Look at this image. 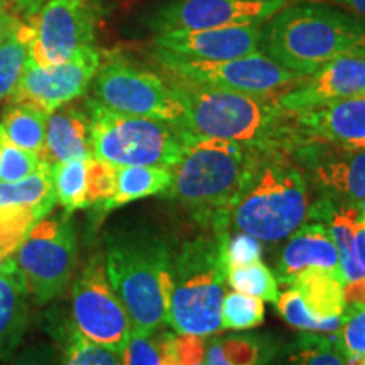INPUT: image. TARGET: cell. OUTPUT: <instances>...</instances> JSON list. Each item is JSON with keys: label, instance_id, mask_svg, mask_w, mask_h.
Instances as JSON below:
<instances>
[{"label": "cell", "instance_id": "28", "mask_svg": "<svg viewBox=\"0 0 365 365\" xmlns=\"http://www.w3.org/2000/svg\"><path fill=\"white\" fill-rule=\"evenodd\" d=\"M272 354L257 336H225L207 344L205 365H264Z\"/></svg>", "mask_w": 365, "mask_h": 365}, {"label": "cell", "instance_id": "9", "mask_svg": "<svg viewBox=\"0 0 365 365\" xmlns=\"http://www.w3.org/2000/svg\"><path fill=\"white\" fill-rule=\"evenodd\" d=\"M14 261L36 304L59 298L78 262V242L70 213L36 222L14 252Z\"/></svg>", "mask_w": 365, "mask_h": 365}, {"label": "cell", "instance_id": "47", "mask_svg": "<svg viewBox=\"0 0 365 365\" xmlns=\"http://www.w3.org/2000/svg\"><path fill=\"white\" fill-rule=\"evenodd\" d=\"M12 255H14V254H12ZM9 257H11V255H7V254H2V252H0V269H2L4 262H6Z\"/></svg>", "mask_w": 365, "mask_h": 365}, {"label": "cell", "instance_id": "26", "mask_svg": "<svg viewBox=\"0 0 365 365\" xmlns=\"http://www.w3.org/2000/svg\"><path fill=\"white\" fill-rule=\"evenodd\" d=\"M264 365H346V360L333 336L303 331L281 350H274Z\"/></svg>", "mask_w": 365, "mask_h": 365}, {"label": "cell", "instance_id": "45", "mask_svg": "<svg viewBox=\"0 0 365 365\" xmlns=\"http://www.w3.org/2000/svg\"><path fill=\"white\" fill-rule=\"evenodd\" d=\"M11 2L16 4V6L19 7L22 12H26L27 16L33 17L34 14L39 12V9L43 7L48 0H11Z\"/></svg>", "mask_w": 365, "mask_h": 365}, {"label": "cell", "instance_id": "15", "mask_svg": "<svg viewBox=\"0 0 365 365\" xmlns=\"http://www.w3.org/2000/svg\"><path fill=\"white\" fill-rule=\"evenodd\" d=\"M100 63L102 53L95 44L86 46L76 56L54 66H38L27 59L24 73L9 97V103H31L51 113L85 95Z\"/></svg>", "mask_w": 365, "mask_h": 365}, {"label": "cell", "instance_id": "21", "mask_svg": "<svg viewBox=\"0 0 365 365\" xmlns=\"http://www.w3.org/2000/svg\"><path fill=\"white\" fill-rule=\"evenodd\" d=\"M29 291L14 255L0 269V360L16 354L29 322Z\"/></svg>", "mask_w": 365, "mask_h": 365}, {"label": "cell", "instance_id": "34", "mask_svg": "<svg viewBox=\"0 0 365 365\" xmlns=\"http://www.w3.org/2000/svg\"><path fill=\"white\" fill-rule=\"evenodd\" d=\"M61 365H120V359L110 350L91 344L71 327L63 345Z\"/></svg>", "mask_w": 365, "mask_h": 365}, {"label": "cell", "instance_id": "24", "mask_svg": "<svg viewBox=\"0 0 365 365\" xmlns=\"http://www.w3.org/2000/svg\"><path fill=\"white\" fill-rule=\"evenodd\" d=\"M53 171V164L41 159L38 170L24 180L14 182L0 181V207L31 208L34 220H43L53 212L54 203H58Z\"/></svg>", "mask_w": 365, "mask_h": 365}, {"label": "cell", "instance_id": "49", "mask_svg": "<svg viewBox=\"0 0 365 365\" xmlns=\"http://www.w3.org/2000/svg\"><path fill=\"white\" fill-rule=\"evenodd\" d=\"M196 365H205V362H202V364H196Z\"/></svg>", "mask_w": 365, "mask_h": 365}, {"label": "cell", "instance_id": "18", "mask_svg": "<svg viewBox=\"0 0 365 365\" xmlns=\"http://www.w3.org/2000/svg\"><path fill=\"white\" fill-rule=\"evenodd\" d=\"M293 113L301 140L313 139L365 149V97L340 100Z\"/></svg>", "mask_w": 365, "mask_h": 365}, {"label": "cell", "instance_id": "27", "mask_svg": "<svg viewBox=\"0 0 365 365\" xmlns=\"http://www.w3.org/2000/svg\"><path fill=\"white\" fill-rule=\"evenodd\" d=\"M33 38V24L21 21L16 29L0 43V102L9 100L19 83L29 59V46Z\"/></svg>", "mask_w": 365, "mask_h": 365}, {"label": "cell", "instance_id": "22", "mask_svg": "<svg viewBox=\"0 0 365 365\" xmlns=\"http://www.w3.org/2000/svg\"><path fill=\"white\" fill-rule=\"evenodd\" d=\"M284 284L294 287L314 317L341 319L346 308L344 276L319 267H307L291 276Z\"/></svg>", "mask_w": 365, "mask_h": 365}, {"label": "cell", "instance_id": "5", "mask_svg": "<svg viewBox=\"0 0 365 365\" xmlns=\"http://www.w3.org/2000/svg\"><path fill=\"white\" fill-rule=\"evenodd\" d=\"M230 230H205L173 249L166 323L173 331L208 336L222 330Z\"/></svg>", "mask_w": 365, "mask_h": 365}, {"label": "cell", "instance_id": "42", "mask_svg": "<svg viewBox=\"0 0 365 365\" xmlns=\"http://www.w3.org/2000/svg\"><path fill=\"white\" fill-rule=\"evenodd\" d=\"M313 2L330 4V6L341 7L345 11L365 17V0H313Z\"/></svg>", "mask_w": 365, "mask_h": 365}, {"label": "cell", "instance_id": "25", "mask_svg": "<svg viewBox=\"0 0 365 365\" xmlns=\"http://www.w3.org/2000/svg\"><path fill=\"white\" fill-rule=\"evenodd\" d=\"M48 112L31 103H9L0 122V139L39 154L44 149Z\"/></svg>", "mask_w": 365, "mask_h": 365}, {"label": "cell", "instance_id": "43", "mask_svg": "<svg viewBox=\"0 0 365 365\" xmlns=\"http://www.w3.org/2000/svg\"><path fill=\"white\" fill-rule=\"evenodd\" d=\"M19 22L21 19H17L16 16H12V14L4 11V9H0V43H2V41L6 39L14 29H16Z\"/></svg>", "mask_w": 365, "mask_h": 365}, {"label": "cell", "instance_id": "31", "mask_svg": "<svg viewBox=\"0 0 365 365\" xmlns=\"http://www.w3.org/2000/svg\"><path fill=\"white\" fill-rule=\"evenodd\" d=\"M333 340L346 365H365V303H349Z\"/></svg>", "mask_w": 365, "mask_h": 365}, {"label": "cell", "instance_id": "13", "mask_svg": "<svg viewBox=\"0 0 365 365\" xmlns=\"http://www.w3.org/2000/svg\"><path fill=\"white\" fill-rule=\"evenodd\" d=\"M289 0H161L148 12L156 34L213 27L264 24Z\"/></svg>", "mask_w": 365, "mask_h": 365}, {"label": "cell", "instance_id": "1", "mask_svg": "<svg viewBox=\"0 0 365 365\" xmlns=\"http://www.w3.org/2000/svg\"><path fill=\"white\" fill-rule=\"evenodd\" d=\"M309 182L287 150L249 149L230 208V228L277 244L308 220Z\"/></svg>", "mask_w": 365, "mask_h": 365}, {"label": "cell", "instance_id": "14", "mask_svg": "<svg viewBox=\"0 0 365 365\" xmlns=\"http://www.w3.org/2000/svg\"><path fill=\"white\" fill-rule=\"evenodd\" d=\"M289 154L322 198L352 207L365 198V149L307 139L299 140Z\"/></svg>", "mask_w": 365, "mask_h": 365}, {"label": "cell", "instance_id": "3", "mask_svg": "<svg viewBox=\"0 0 365 365\" xmlns=\"http://www.w3.org/2000/svg\"><path fill=\"white\" fill-rule=\"evenodd\" d=\"M355 49H365V17L330 4H286L261 24V51L301 76Z\"/></svg>", "mask_w": 365, "mask_h": 365}, {"label": "cell", "instance_id": "29", "mask_svg": "<svg viewBox=\"0 0 365 365\" xmlns=\"http://www.w3.org/2000/svg\"><path fill=\"white\" fill-rule=\"evenodd\" d=\"M86 161L88 159H71V161L54 164L53 180L56 202L65 213L90 208L86 200Z\"/></svg>", "mask_w": 365, "mask_h": 365}, {"label": "cell", "instance_id": "50", "mask_svg": "<svg viewBox=\"0 0 365 365\" xmlns=\"http://www.w3.org/2000/svg\"><path fill=\"white\" fill-rule=\"evenodd\" d=\"M0 145H2V139H0Z\"/></svg>", "mask_w": 365, "mask_h": 365}, {"label": "cell", "instance_id": "36", "mask_svg": "<svg viewBox=\"0 0 365 365\" xmlns=\"http://www.w3.org/2000/svg\"><path fill=\"white\" fill-rule=\"evenodd\" d=\"M36 223L31 208L0 207V252L12 255Z\"/></svg>", "mask_w": 365, "mask_h": 365}, {"label": "cell", "instance_id": "33", "mask_svg": "<svg viewBox=\"0 0 365 365\" xmlns=\"http://www.w3.org/2000/svg\"><path fill=\"white\" fill-rule=\"evenodd\" d=\"M264 301L254 296L225 293L222 303V330H249L264 322Z\"/></svg>", "mask_w": 365, "mask_h": 365}, {"label": "cell", "instance_id": "48", "mask_svg": "<svg viewBox=\"0 0 365 365\" xmlns=\"http://www.w3.org/2000/svg\"><path fill=\"white\" fill-rule=\"evenodd\" d=\"M6 7V0H0V9Z\"/></svg>", "mask_w": 365, "mask_h": 365}, {"label": "cell", "instance_id": "2", "mask_svg": "<svg viewBox=\"0 0 365 365\" xmlns=\"http://www.w3.org/2000/svg\"><path fill=\"white\" fill-rule=\"evenodd\" d=\"M170 80L185 103V129L193 137H213L245 148L287 153L301 140L294 113L281 108L274 97Z\"/></svg>", "mask_w": 365, "mask_h": 365}, {"label": "cell", "instance_id": "30", "mask_svg": "<svg viewBox=\"0 0 365 365\" xmlns=\"http://www.w3.org/2000/svg\"><path fill=\"white\" fill-rule=\"evenodd\" d=\"M227 282L237 293L254 296L272 304L279 296L276 276L262 261L245 266H228Z\"/></svg>", "mask_w": 365, "mask_h": 365}, {"label": "cell", "instance_id": "4", "mask_svg": "<svg viewBox=\"0 0 365 365\" xmlns=\"http://www.w3.org/2000/svg\"><path fill=\"white\" fill-rule=\"evenodd\" d=\"M171 254L166 239L150 232L115 230L105 237V269L132 331L150 335L166 323Z\"/></svg>", "mask_w": 365, "mask_h": 365}, {"label": "cell", "instance_id": "32", "mask_svg": "<svg viewBox=\"0 0 365 365\" xmlns=\"http://www.w3.org/2000/svg\"><path fill=\"white\" fill-rule=\"evenodd\" d=\"M277 312L281 318L284 319L289 327L296 328L301 331H312V333H328L335 331L340 325V319H322L309 312L307 303H304L303 296H301L294 287L282 291L277 296L276 303Z\"/></svg>", "mask_w": 365, "mask_h": 365}, {"label": "cell", "instance_id": "10", "mask_svg": "<svg viewBox=\"0 0 365 365\" xmlns=\"http://www.w3.org/2000/svg\"><path fill=\"white\" fill-rule=\"evenodd\" d=\"M154 58L170 78L257 97L281 95L304 78L277 65L262 51L220 61L185 59L166 53H154Z\"/></svg>", "mask_w": 365, "mask_h": 365}, {"label": "cell", "instance_id": "35", "mask_svg": "<svg viewBox=\"0 0 365 365\" xmlns=\"http://www.w3.org/2000/svg\"><path fill=\"white\" fill-rule=\"evenodd\" d=\"M166 331L164 328H159L150 335L130 331L124 352L118 357L120 365H163Z\"/></svg>", "mask_w": 365, "mask_h": 365}, {"label": "cell", "instance_id": "19", "mask_svg": "<svg viewBox=\"0 0 365 365\" xmlns=\"http://www.w3.org/2000/svg\"><path fill=\"white\" fill-rule=\"evenodd\" d=\"M307 267L328 269L341 274L335 242L328 227L322 222H304L287 237L277 262V276L284 284L291 276Z\"/></svg>", "mask_w": 365, "mask_h": 365}, {"label": "cell", "instance_id": "37", "mask_svg": "<svg viewBox=\"0 0 365 365\" xmlns=\"http://www.w3.org/2000/svg\"><path fill=\"white\" fill-rule=\"evenodd\" d=\"M117 166L102 159L88 158L86 161V200L90 207L105 202L115 193Z\"/></svg>", "mask_w": 365, "mask_h": 365}, {"label": "cell", "instance_id": "17", "mask_svg": "<svg viewBox=\"0 0 365 365\" xmlns=\"http://www.w3.org/2000/svg\"><path fill=\"white\" fill-rule=\"evenodd\" d=\"M154 53L185 59L220 61L261 51V24L213 27L198 31H171L156 34Z\"/></svg>", "mask_w": 365, "mask_h": 365}, {"label": "cell", "instance_id": "12", "mask_svg": "<svg viewBox=\"0 0 365 365\" xmlns=\"http://www.w3.org/2000/svg\"><path fill=\"white\" fill-rule=\"evenodd\" d=\"M97 19L93 0H48L31 19L29 59L38 66H54L76 56L95 44Z\"/></svg>", "mask_w": 365, "mask_h": 365}, {"label": "cell", "instance_id": "23", "mask_svg": "<svg viewBox=\"0 0 365 365\" xmlns=\"http://www.w3.org/2000/svg\"><path fill=\"white\" fill-rule=\"evenodd\" d=\"M173 171L159 166H118L115 193L105 202L95 205L102 213L125 207L135 200L166 195L171 188Z\"/></svg>", "mask_w": 365, "mask_h": 365}, {"label": "cell", "instance_id": "46", "mask_svg": "<svg viewBox=\"0 0 365 365\" xmlns=\"http://www.w3.org/2000/svg\"><path fill=\"white\" fill-rule=\"evenodd\" d=\"M359 210H360V218H362V222L365 223V198L360 202Z\"/></svg>", "mask_w": 365, "mask_h": 365}, {"label": "cell", "instance_id": "7", "mask_svg": "<svg viewBox=\"0 0 365 365\" xmlns=\"http://www.w3.org/2000/svg\"><path fill=\"white\" fill-rule=\"evenodd\" d=\"M91 156L113 166L171 168L191 140L190 132L170 122L117 113L88 98Z\"/></svg>", "mask_w": 365, "mask_h": 365}, {"label": "cell", "instance_id": "39", "mask_svg": "<svg viewBox=\"0 0 365 365\" xmlns=\"http://www.w3.org/2000/svg\"><path fill=\"white\" fill-rule=\"evenodd\" d=\"M262 261V244L255 237L235 232L230 234L227 242V267L245 266Z\"/></svg>", "mask_w": 365, "mask_h": 365}, {"label": "cell", "instance_id": "11", "mask_svg": "<svg viewBox=\"0 0 365 365\" xmlns=\"http://www.w3.org/2000/svg\"><path fill=\"white\" fill-rule=\"evenodd\" d=\"M73 327L91 344L120 357L129 340V313L108 281L102 252L93 254L71 287Z\"/></svg>", "mask_w": 365, "mask_h": 365}, {"label": "cell", "instance_id": "38", "mask_svg": "<svg viewBox=\"0 0 365 365\" xmlns=\"http://www.w3.org/2000/svg\"><path fill=\"white\" fill-rule=\"evenodd\" d=\"M39 164V154L2 140V145H0V181L2 182L24 180L38 170Z\"/></svg>", "mask_w": 365, "mask_h": 365}, {"label": "cell", "instance_id": "40", "mask_svg": "<svg viewBox=\"0 0 365 365\" xmlns=\"http://www.w3.org/2000/svg\"><path fill=\"white\" fill-rule=\"evenodd\" d=\"M4 365H58L56 350L48 344H34L12 355Z\"/></svg>", "mask_w": 365, "mask_h": 365}, {"label": "cell", "instance_id": "41", "mask_svg": "<svg viewBox=\"0 0 365 365\" xmlns=\"http://www.w3.org/2000/svg\"><path fill=\"white\" fill-rule=\"evenodd\" d=\"M345 301L349 303H365V276L344 286Z\"/></svg>", "mask_w": 365, "mask_h": 365}, {"label": "cell", "instance_id": "6", "mask_svg": "<svg viewBox=\"0 0 365 365\" xmlns=\"http://www.w3.org/2000/svg\"><path fill=\"white\" fill-rule=\"evenodd\" d=\"M249 149L230 140L191 137L171 168L168 196L188 212L203 230H230V208L239 190Z\"/></svg>", "mask_w": 365, "mask_h": 365}, {"label": "cell", "instance_id": "44", "mask_svg": "<svg viewBox=\"0 0 365 365\" xmlns=\"http://www.w3.org/2000/svg\"><path fill=\"white\" fill-rule=\"evenodd\" d=\"M355 255H357L360 266L365 271V223L362 222V218H360L357 228H355Z\"/></svg>", "mask_w": 365, "mask_h": 365}, {"label": "cell", "instance_id": "20", "mask_svg": "<svg viewBox=\"0 0 365 365\" xmlns=\"http://www.w3.org/2000/svg\"><path fill=\"white\" fill-rule=\"evenodd\" d=\"M88 158H91L90 120L85 107H68L66 103L49 113L41 159L54 166L71 159Z\"/></svg>", "mask_w": 365, "mask_h": 365}, {"label": "cell", "instance_id": "8", "mask_svg": "<svg viewBox=\"0 0 365 365\" xmlns=\"http://www.w3.org/2000/svg\"><path fill=\"white\" fill-rule=\"evenodd\" d=\"M91 100L117 113L158 118L182 129L186 124L185 103L173 81L118 54L102 58L91 81Z\"/></svg>", "mask_w": 365, "mask_h": 365}, {"label": "cell", "instance_id": "16", "mask_svg": "<svg viewBox=\"0 0 365 365\" xmlns=\"http://www.w3.org/2000/svg\"><path fill=\"white\" fill-rule=\"evenodd\" d=\"M357 97H365V49L333 58L276 100L287 112H303Z\"/></svg>", "mask_w": 365, "mask_h": 365}]
</instances>
